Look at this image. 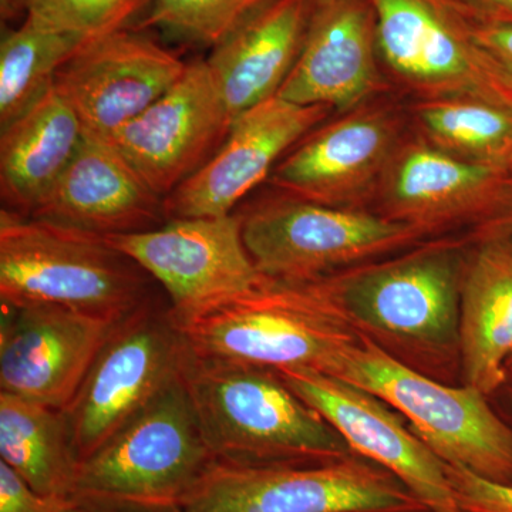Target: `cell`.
<instances>
[{"instance_id": "obj_1", "label": "cell", "mask_w": 512, "mask_h": 512, "mask_svg": "<svg viewBox=\"0 0 512 512\" xmlns=\"http://www.w3.org/2000/svg\"><path fill=\"white\" fill-rule=\"evenodd\" d=\"M466 254L464 244L436 242L325 281L360 336L414 372L463 384L460 289Z\"/></svg>"}, {"instance_id": "obj_2", "label": "cell", "mask_w": 512, "mask_h": 512, "mask_svg": "<svg viewBox=\"0 0 512 512\" xmlns=\"http://www.w3.org/2000/svg\"><path fill=\"white\" fill-rule=\"evenodd\" d=\"M181 377L218 463L318 466L357 456L274 369L190 352Z\"/></svg>"}, {"instance_id": "obj_3", "label": "cell", "mask_w": 512, "mask_h": 512, "mask_svg": "<svg viewBox=\"0 0 512 512\" xmlns=\"http://www.w3.org/2000/svg\"><path fill=\"white\" fill-rule=\"evenodd\" d=\"M174 320L192 355L274 370L305 367L329 375L359 339L325 279L262 276L251 288Z\"/></svg>"}, {"instance_id": "obj_4", "label": "cell", "mask_w": 512, "mask_h": 512, "mask_svg": "<svg viewBox=\"0 0 512 512\" xmlns=\"http://www.w3.org/2000/svg\"><path fill=\"white\" fill-rule=\"evenodd\" d=\"M158 296L157 282L103 235L0 211L2 306L57 305L124 320Z\"/></svg>"}, {"instance_id": "obj_5", "label": "cell", "mask_w": 512, "mask_h": 512, "mask_svg": "<svg viewBox=\"0 0 512 512\" xmlns=\"http://www.w3.org/2000/svg\"><path fill=\"white\" fill-rule=\"evenodd\" d=\"M215 463L180 377L79 464L69 500L107 511L181 512Z\"/></svg>"}, {"instance_id": "obj_6", "label": "cell", "mask_w": 512, "mask_h": 512, "mask_svg": "<svg viewBox=\"0 0 512 512\" xmlns=\"http://www.w3.org/2000/svg\"><path fill=\"white\" fill-rule=\"evenodd\" d=\"M329 375L390 404L444 463L512 485V429L481 390L414 372L360 335Z\"/></svg>"}, {"instance_id": "obj_7", "label": "cell", "mask_w": 512, "mask_h": 512, "mask_svg": "<svg viewBox=\"0 0 512 512\" xmlns=\"http://www.w3.org/2000/svg\"><path fill=\"white\" fill-rule=\"evenodd\" d=\"M259 274L316 282L409 247L423 232L383 214L282 195L239 214Z\"/></svg>"}, {"instance_id": "obj_8", "label": "cell", "mask_w": 512, "mask_h": 512, "mask_svg": "<svg viewBox=\"0 0 512 512\" xmlns=\"http://www.w3.org/2000/svg\"><path fill=\"white\" fill-rule=\"evenodd\" d=\"M188 355L167 296L124 319L62 410L79 463L180 379Z\"/></svg>"}, {"instance_id": "obj_9", "label": "cell", "mask_w": 512, "mask_h": 512, "mask_svg": "<svg viewBox=\"0 0 512 512\" xmlns=\"http://www.w3.org/2000/svg\"><path fill=\"white\" fill-rule=\"evenodd\" d=\"M181 512H430L389 471L355 456L318 466L215 463Z\"/></svg>"}, {"instance_id": "obj_10", "label": "cell", "mask_w": 512, "mask_h": 512, "mask_svg": "<svg viewBox=\"0 0 512 512\" xmlns=\"http://www.w3.org/2000/svg\"><path fill=\"white\" fill-rule=\"evenodd\" d=\"M377 52L404 82L437 100L487 101L512 110V82L474 45L446 0H369Z\"/></svg>"}, {"instance_id": "obj_11", "label": "cell", "mask_w": 512, "mask_h": 512, "mask_svg": "<svg viewBox=\"0 0 512 512\" xmlns=\"http://www.w3.org/2000/svg\"><path fill=\"white\" fill-rule=\"evenodd\" d=\"M106 238L163 288L174 318L237 295L264 276L245 248L237 212L174 218L148 231Z\"/></svg>"}, {"instance_id": "obj_12", "label": "cell", "mask_w": 512, "mask_h": 512, "mask_svg": "<svg viewBox=\"0 0 512 512\" xmlns=\"http://www.w3.org/2000/svg\"><path fill=\"white\" fill-rule=\"evenodd\" d=\"M285 383L342 434L357 456L402 481L430 512H461L447 463L390 404L362 387L305 367L276 370Z\"/></svg>"}, {"instance_id": "obj_13", "label": "cell", "mask_w": 512, "mask_h": 512, "mask_svg": "<svg viewBox=\"0 0 512 512\" xmlns=\"http://www.w3.org/2000/svg\"><path fill=\"white\" fill-rule=\"evenodd\" d=\"M2 312L0 392L56 410L69 406L123 322L57 305L2 306Z\"/></svg>"}, {"instance_id": "obj_14", "label": "cell", "mask_w": 512, "mask_h": 512, "mask_svg": "<svg viewBox=\"0 0 512 512\" xmlns=\"http://www.w3.org/2000/svg\"><path fill=\"white\" fill-rule=\"evenodd\" d=\"M187 67L151 37L123 29L87 40L57 73L55 87L86 134L109 138L180 82Z\"/></svg>"}, {"instance_id": "obj_15", "label": "cell", "mask_w": 512, "mask_h": 512, "mask_svg": "<svg viewBox=\"0 0 512 512\" xmlns=\"http://www.w3.org/2000/svg\"><path fill=\"white\" fill-rule=\"evenodd\" d=\"M229 127L210 69L198 60L153 106L107 140L165 200L215 153Z\"/></svg>"}, {"instance_id": "obj_16", "label": "cell", "mask_w": 512, "mask_h": 512, "mask_svg": "<svg viewBox=\"0 0 512 512\" xmlns=\"http://www.w3.org/2000/svg\"><path fill=\"white\" fill-rule=\"evenodd\" d=\"M329 110L275 96L242 113L215 153L165 198L167 220L234 214L242 198L275 170L286 151L326 119Z\"/></svg>"}, {"instance_id": "obj_17", "label": "cell", "mask_w": 512, "mask_h": 512, "mask_svg": "<svg viewBox=\"0 0 512 512\" xmlns=\"http://www.w3.org/2000/svg\"><path fill=\"white\" fill-rule=\"evenodd\" d=\"M30 218L103 237L136 234L168 221L164 198L144 183L107 138L90 134Z\"/></svg>"}, {"instance_id": "obj_18", "label": "cell", "mask_w": 512, "mask_h": 512, "mask_svg": "<svg viewBox=\"0 0 512 512\" xmlns=\"http://www.w3.org/2000/svg\"><path fill=\"white\" fill-rule=\"evenodd\" d=\"M376 19L369 0L313 10L308 33L278 96L301 106L348 110L379 84Z\"/></svg>"}, {"instance_id": "obj_19", "label": "cell", "mask_w": 512, "mask_h": 512, "mask_svg": "<svg viewBox=\"0 0 512 512\" xmlns=\"http://www.w3.org/2000/svg\"><path fill=\"white\" fill-rule=\"evenodd\" d=\"M394 146V126L383 114H353L311 131L279 161L271 181L299 200L348 207L387 171Z\"/></svg>"}, {"instance_id": "obj_20", "label": "cell", "mask_w": 512, "mask_h": 512, "mask_svg": "<svg viewBox=\"0 0 512 512\" xmlns=\"http://www.w3.org/2000/svg\"><path fill=\"white\" fill-rule=\"evenodd\" d=\"M311 0H269L212 47L205 60L229 120L278 96L301 53Z\"/></svg>"}, {"instance_id": "obj_21", "label": "cell", "mask_w": 512, "mask_h": 512, "mask_svg": "<svg viewBox=\"0 0 512 512\" xmlns=\"http://www.w3.org/2000/svg\"><path fill=\"white\" fill-rule=\"evenodd\" d=\"M505 168L414 144L387 168L384 215L424 235L458 221L476 227Z\"/></svg>"}, {"instance_id": "obj_22", "label": "cell", "mask_w": 512, "mask_h": 512, "mask_svg": "<svg viewBox=\"0 0 512 512\" xmlns=\"http://www.w3.org/2000/svg\"><path fill=\"white\" fill-rule=\"evenodd\" d=\"M461 383L491 394L507 386L512 353V237L474 238L460 289Z\"/></svg>"}, {"instance_id": "obj_23", "label": "cell", "mask_w": 512, "mask_h": 512, "mask_svg": "<svg viewBox=\"0 0 512 512\" xmlns=\"http://www.w3.org/2000/svg\"><path fill=\"white\" fill-rule=\"evenodd\" d=\"M84 137L82 121L55 86L19 119L2 128L3 210L30 217L72 163Z\"/></svg>"}, {"instance_id": "obj_24", "label": "cell", "mask_w": 512, "mask_h": 512, "mask_svg": "<svg viewBox=\"0 0 512 512\" xmlns=\"http://www.w3.org/2000/svg\"><path fill=\"white\" fill-rule=\"evenodd\" d=\"M0 461L37 493L69 500L80 463L62 410L0 392Z\"/></svg>"}, {"instance_id": "obj_25", "label": "cell", "mask_w": 512, "mask_h": 512, "mask_svg": "<svg viewBox=\"0 0 512 512\" xmlns=\"http://www.w3.org/2000/svg\"><path fill=\"white\" fill-rule=\"evenodd\" d=\"M32 20L8 30L0 43V128L8 127L53 86L57 73L86 43Z\"/></svg>"}, {"instance_id": "obj_26", "label": "cell", "mask_w": 512, "mask_h": 512, "mask_svg": "<svg viewBox=\"0 0 512 512\" xmlns=\"http://www.w3.org/2000/svg\"><path fill=\"white\" fill-rule=\"evenodd\" d=\"M436 147L474 163H512V110L487 101L431 100L417 110Z\"/></svg>"}, {"instance_id": "obj_27", "label": "cell", "mask_w": 512, "mask_h": 512, "mask_svg": "<svg viewBox=\"0 0 512 512\" xmlns=\"http://www.w3.org/2000/svg\"><path fill=\"white\" fill-rule=\"evenodd\" d=\"M269 0H151L140 29H160L191 45L214 47Z\"/></svg>"}, {"instance_id": "obj_28", "label": "cell", "mask_w": 512, "mask_h": 512, "mask_svg": "<svg viewBox=\"0 0 512 512\" xmlns=\"http://www.w3.org/2000/svg\"><path fill=\"white\" fill-rule=\"evenodd\" d=\"M151 0H28L26 18L43 28L84 40L128 29L146 13Z\"/></svg>"}, {"instance_id": "obj_29", "label": "cell", "mask_w": 512, "mask_h": 512, "mask_svg": "<svg viewBox=\"0 0 512 512\" xmlns=\"http://www.w3.org/2000/svg\"><path fill=\"white\" fill-rule=\"evenodd\" d=\"M447 474L461 512H512L511 484L493 483L451 464Z\"/></svg>"}, {"instance_id": "obj_30", "label": "cell", "mask_w": 512, "mask_h": 512, "mask_svg": "<svg viewBox=\"0 0 512 512\" xmlns=\"http://www.w3.org/2000/svg\"><path fill=\"white\" fill-rule=\"evenodd\" d=\"M70 501L33 490L0 461V512H66Z\"/></svg>"}, {"instance_id": "obj_31", "label": "cell", "mask_w": 512, "mask_h": 512, "mask_svg": "<svg viewBox=\"0 0 512 512\" xmlns=\"http://www.w3.org/2000/svg\"><path fill=\"white\" fill-rule=\"evenodd\" d=\"M460 19L474 45L512 82V23L467 19L461 15Z\"/></svg>"}, {"instance_id": "obj_32", "label": "cell", "mask_w": 512, "mask_h": 512, "mask_svg": "<svg viewBox=\"0 0 512 512\" xmlns=\"http://www.w3.org/2000/svg\"><path fill=\"white\" fill-rule=\"evenodd\" d=\"M484 235L512 237V163L505 168L483 215L474 227V238Z\"/></svg>"}, {"instance_id": "obj_33", "label": "cell", "mask_w": 512, "mask_h": 512, "mask_svg": "<svg viewBox=\"0 0 512 512\" xmlns=\"http://www.w3.org/2000/svg\"><path fill=\"white\" fill-rule=\"evenodd\" d=\"M463 18L512 23V0H446Z\"/></svg>"}, {"instance_id": "obj_34", "label": "cell", "mask_w": 512, "mask_h": 512, "mask_svg": "<svg viewBox=\"0 0 512 512\" xmlns=\"http://www.w3.org/2000/svg\"><path fill=\"white\" fill-rule=\"evenodd\" d=\"M28 15V0H0L2 22H12L20 16Z\"/></svg>"}, {"instance_id": "obj_35", "label": "cell", "mask_w": 512, "mask_h": 512, "mask_svg": "<svg viewBox=\"0 0 512 512\" xmlns=\"http://www.w3.org/2000/svg\"><path fill=\"white\" fill-rule=\"evenodd\" d=\"M66 512H117V511H107L100 510V508L86 507V505L74 504L70 501L69 508H67Z\"/></svg>"}, {"instance_id": "obj_36", "label": "cell", "mask_w": 512, "mask_h": 512, "mask_svg": "<svg viewBox=\"0 0 512 512\" xmlns=\"http://www.w3.org/2000/svg\"><path fill=\"white\" fill-rule=\"evenodd\" d=\"M505 376H507L508 386H512V353L508 357L507 363H505Z\"/></svg>"}, {"instance_id": "obj_37", "label": "cell", "mask_w": 512, "mask_h": 512, "mask_svg": "<svg viewBox=\"0 0 512 512\" xmlns=\"http://www.w3.org/2000/svg\"><path fill=\"white\" fill-rule=\"evenodd\" d=\"M313 5V10L326 8V6L330 5V3L335 2V0H311Z\"/></svg>"}, {"instance_id": "obj_38", "label": "cell", "mask_w": 512, "mask_h": 512, "mask_svg": "<svg viewBox=\"0 0 512 512\" xmlns=\"http://www.w3.org/2000/svg\"><path fill=\"white\" fill-rule=\"evenodd\" d=\"M510 387H511V404H512V386H510Z\"/></svg>"}]
</instances>
